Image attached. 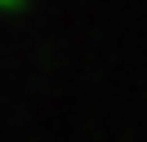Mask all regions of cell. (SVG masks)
<instances>
[{
  "label": "cell",
  "mask_w": 147,
  "mask_h": 142,
  "mask_svg": "<svg viewBox=\"0 0 147 142\" xmlns=\"http://www.w3.org/2000/svg\"><path fill=\"white\" fill-rule=\"evenodd\" d=\"M0 5H22V0H0Z\"/></svg>",
  "instance_id": "obj_1"
}]
</instances>
